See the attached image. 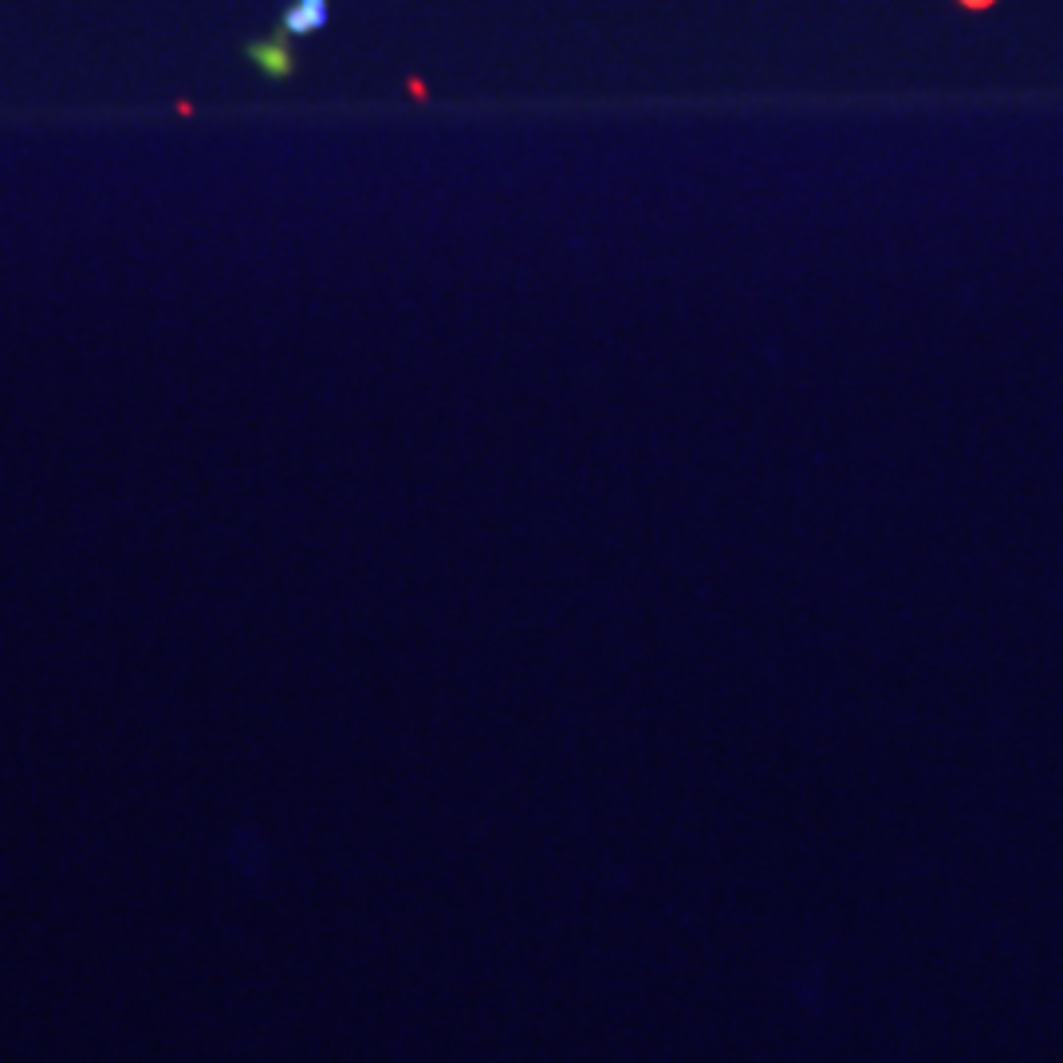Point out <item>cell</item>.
<instances>
[{
    "instance_id": "6da1fadb",
    "label": "cell",
    "mask_w": 1063,
    "mask_h": 1063,
    "mask_svg": "<svg viewBox=\"0 0 1063 1063\" xmlns=\"http://www.w3.org/2000/svg\"><path fill=\"white\" fill-rule=\"evenodd\" d=\"M245 60L256 63L268 79H292L296 75V52H292V36L288 32H272L245 44Z\"/></svg>"
},
{
    "instance_id": "3957f363",
    "label": "cell",
    "mask_w": 1063,
    "mask_h": 1063,
    "mask_svg": "<svg viewBox=\"0 0 1063 1063\" xmlns=\"http://www.w3.org/2000/svg\"><path fill=\"white\" fill-rule=\"evenodd\" d=\"M965 8H973V12H981V8H989V4H997V0H961Z\"/></svg>"
},
{
    "instance_id": "7a4b0ae2",
    "label": "cell",
    "mask_w": 1063,
    "mask_h": 1063,
    "mask_svg": "<svg viewBox=\"0 0 1063 1063\" xmlns=\"http://www.w3.org/2000/svg\"><path fill=\"white\" fill-rule=\"evenodd\" d=\"M327 16H331L327 0H292L280 12V32H288V36H312V32H319L327 24Z\"/></svg>"
}]
</instances>
